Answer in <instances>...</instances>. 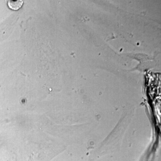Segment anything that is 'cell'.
<instances>
[{
	"mask_svg": "<svg viewBox=\"0 0 161 161\" xmlns=\"http://www.w3.org/2000/svg\"><path fill=\"white\" fill-rule=\"evenodd\" d=\"M8 4L10 9L18 10L22 7L23 2L22 1H9Z\"/></svg>",
	"mask_w": 161,
	"mask_h": 161,
	"instance_id": "1",
	"label": "cell"
}]
</instances>
